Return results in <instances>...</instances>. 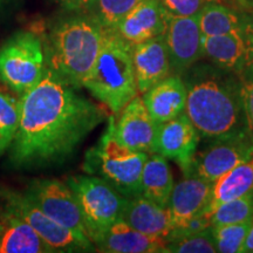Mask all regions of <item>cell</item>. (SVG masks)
Here are the masks:
<instances>
[{
    "mask_svg": "<svg viewBox=\"0 0 253 253\" xmlns=\"http://www.w3.org/2000/svg\"><path fill=\"white\" fill-rule=\"evenodd\" d=\"M251 223L252 220L221 226H211L217 251L220 253H242Z\"/></svg>",
    "mask_w": 253,
    "mask_h": 253,
    "instance_id": "cell-28",
    "label": "cell"
},
{
    "mask_svg": "<svg viewBox=\"0 0 253 253\" xmlns=\"http://www.w3.org/2000/svg\"><path fill=\"white\" fill-rule=\"evenodd\" d=\"M210 0H161L168 13L176 17H191L199 13Z\"/></svg>",
    "mask_w": 253,
    "mask_h": 253,
    "instance_id": "cell-31",
    "label": "cell"
},
{
    "mask_svg": "<svg viewBox=\"0 0 253 253\" xmlns=\"http://www.w3.org/2000/svg\"><path fill=\"white\" fill-rule=\"evenodd\" d=\"M148 112L158 123H164L185 112L186 88L182 75L170 74L142 94Z\"/></svg>",
    "mask_w": 253,
    "mask_h": 253,
    "instance_id": "cell-18",
    "label": "cell"
},
{
    "mask_svg": "<svg viewBox=\"0 0 253 253\" xmlns=\"http://www.w3.org/2000/svg\"><path fill=\"white\" fill-rule=\"evenodd\" d=\"M199 28L202 36L211 37L240 31V14L217 0H210L198 13Z\"/></svg>",
    "mask_w": 253,
    "mask_h": 253,
    "instance_id": "cell-24",
    "label": "cell"
},
{
    "mask_svg": "<svg viewBox=\"0 0 253 253\" xmlns=\"http://www.w3.org/2000/svg\"><path fill=\"white\" fill-rule=\"evenodd\" d=\"M212 185V183L191 175L184 176L182 181L173 185L168 203L173 230L185 225L192 218L205 212L210 203Z\"/></svg>",
    "mask_w": 253,
    "mask_h": 253,
    "instance_id": "cell-14",
    "label": "cell"
},
{
    "mask_svg": "<svg viewBox=\"0 0 253 253\" xmlns=\"http://www.w3.org/2000/svg\"><path fill=\"white\" fill-rule=\"evenodd\" d=\"M214 253L217 251L212 229L208 227L201 232L176 237L167 242L166 253Z\"/></svg>",
    "mask_w": 253,
    "mask_h": 253,
    "instance_id": "cell-27",
    "label": "cell"
},
{
    "mask_svg": "<svg viewBox=\"0 0 253 253\" xmlns=\"http://www.w3.org/2000/svg\"><path fill=\"white\" fill-rule=\"evenodd\" d=\"M103 31L94 15L63 19L49 34L48 68L75 89L84 87L99 55Z\"/></svg>",
    "mask_w": 253,
    "mask_h": 253,
    "instance_id": "cell-3",
    "label": "cell"
},
{
    "mask_svg": "<svg viewBox=\"0 0 253 253\" xmlns=\"http://www.w3.org/2000/svg\"><path fill=\"white\" fill-rule=\"evenodd\" d=\"M132 60L138 94L145 93L157 82L171 74V65L164 36L134 45Z\"/></svg>",
    "mask_w": 253,
    "mask_h": 253,
    "instance_id": "cell-16",
    "label": "cell"
},
{
    "mask_svg": "<svg viewBox=\"0 0 253 253\" xmlns=\"http://www.w3.org/2000/svg\"><path fill=\"white\" fill-rule=\"evenodd\" d=\"M56 1L69 11H88L94 7L96 0H56Z\"/></svg>",
    "mask_w": 253,
    "mask_h": 253,
    "instance_id": "cell-33",
    "label": "cell"
},
{
    "mask_svg": "<svg viewBox=\"0 0 253 253\" xmlns=\"http://www.w3.org/2000/svg\"><path fill=\"white\" fill-rule=\"evenodd\" d=\"M143 0H96L94 15L104 28H116L118 25Z\"/></svg>",
    "mask_w": 253,
    "mask_h": 253,
    "instance_id": "cell-29",
    "label": "cell"
},
{
    "mask_svg": "<svg viewBox=\"0 0 253 253\" xmlns=\"http://www.w3.org/2000/svg\"><path fill=\"white\" fill-rule=\"evenodd\" d=\"M164 40L173 74H184L195 63L204 58L198 14L191 17L169 14Z\"/></svg>",
    "mask_w": 253,
    "mask_h": 253,
    "instance_id": "cell-11",
    "label": "cell"
},
{
    "mask_svg": "<svg viewBox=\"0 0 253 253\" xmlns=\"http://www.w3.org/2000/svg\"><path fill=\"white\" fill-rule=\"evenodd\" d=\"M253 219V190L224 202L210 214L211 226L244 223Z\"/></svg>",
    "mask_w": 253,
    "mask_h": 253,
    "instance_id": "cell-26",
    "label": "cell"
},
{
    "mask_svg": "<svg viewBox=\"0 0 253 253\" xmlns=\"http://www.w3.org/2000/svg\"><path fill=\"white\" fill-rule=\"evenodd\" d=\"M45 62L40 38L33 32H18L0 47V80L17 94L24 95L41 80Z\"/></svg>",
    "mask_w": 253,
    "mask_h": 253,
    "instance_id": "cell-7",
    "label": "cell"
},
{
    "mask_svg": "<svg viewBox=\"0 0 253 253\" xmlns=\"http://www.w3.org/2000/svg\"><path fill=\"white\" fill-rule=\"evenodd\" d=\"M122 219L144 235L168 240L173 225L169 208L155 203L144 196L128 198Z\"/></svg>",
    "mask_w": 253,
    "mask_h": 253,
    "instance_id": "cell-19",
    "label": "cell"
},
{
    "mask_svg": "<svg viewBox=\"0 0 253 253\" xmlns=\"http://www.w3.org/2000/svg\"><path fill=\"white\" fill-rule=\"evenodd\" d=\"M182 78L186 88L185 113L201 137H217L248 126L238 74L197 62Z\"/></svg>",
    "mask_w": 253,
    "mask_h": 253,
    "instance_id": "cell-2",
    "label": "cell"
},
{
    "mask_svg": "<svg viewBox=\"0 0 253 253\" xmlns=\"http://www.w3.org/2000/svg\"><path fill=\"white\" fill-rule=\"evenodd\" d=\"M205 140L207 143L196 151L186 176H196L213 184L253 156V135L248 126Z\"/></svg>",
    "mask_w": 253,
    "mask_h": 253,
    "instance_id": "cell-8",
    "label": "cell"
},
{
    "mask_svg": "<svg viewBox=\"0 0 253 253\" xmlns=\"http://www.w3.org/2000/svg\"><path fill=\"white\" fill-rule=\"evenodd\" d=\"M66 183L77 197L88 237L95 244L109 226L122 219L128 198L94 175L69 176Z\"/></svg>",
    "mask_w": 253,
    "mask_h": 253,
    "instance_id": "cell-6",
    "label": "cell"
},
{
    "mask_svg": "<svg viewBox=\"0 0 253 253\" xmlns=\"http://www.w3.org/2000/svg\"><path fill=\"white\" fill-rule=\"evenodd\" d=\"M21 102L0 88V156L13 143L20 125Z\"/></svg>",
    "mask_w": 253,
    "mask_h": 253,
    "instance_id": "cell-25",
    "label": "cell"
},
{
    "mask_svg": "<svg viewBox=\"0 0 253 253\" xmlns=\"http://www.w3.org/2000/svg\"><path fill=\"white\" fill-rule=\"evenodd\" d=\"M242 253H253V219L250 226L248 235H246L244 245H243Z\"/></svg>",
    "mask_w": 253,
    "mask_h": 253,
    "instance_id": "cell-34",
    "label": "cell"
},
{
    "mask_svg": "<svg viewBox=\"0 0 253 253\" xmlns=\"http://www.w3.org/2000/svg\"><path fill=\"white\" fill-rule=\"evenodd\" d=\"M149 154L132 150L115 136V118H108L106 131L86 154L84 170L109 183L126 198L141 195V178Z\"/></svg>",
    "mask_w": 253,
    "mask_h": 253,
    "instance_id": "cell-5",
    "label": "cell"
},
{
    "mask_svg": "<svg viewBox=\"0 0 253 253\" xmlns=\"http://www.w3.org/2000/svg\"><path fill=\"white\" fill-rule=\"evenodd\" d=\"M20 102V125L11 145L17 167L62 160L107 118L102 107L78 94L50 68Z\"/></svg>",
    "mask_w": 253,
    "mask_h": 253,
    "instance_id": "cell-1",
    "label": "cell"
},
{
    "mask_svg": "<svg viewBox=\"0 0 253 253\" xmlns=\"http://www.w3.org/2000/svg\"><path fill=\"white\" fill-rule=\"evenodd\" d=\"M169 13L161 0H143L114 28L131 45L164 36Z\"/></svg>",
    "mask_w": 253,
    "mask_h": 253,
    "instance_id": "cell-15",
    "label": "cell"
},
{
    "mask_svg": "<svg viewBox=\"0 0 253 253\" xmlns=\"http://www.w3.org/2000/svg\"><path fill=\"white\" fill-rule=\"evenodd\" d=\"M238 78L246 126L253 135V69L244 67L242 72L238 73Z\"/></svg>",
    "mask_w": 253,
    "mask_h": 253,
    "instance_id": "cell-30",
    "label": "cell"
},
{
    "mask_svg": "<svg viewBox=\"0 0 253 253\" xmlns=\"http://www.w3.org/2000/svg\"><path fill=\"white\" fill-rule=\"evenodd\" d=\"M253 190V156L246 162L236 167L231 171L213 183L212 194L205 213L210 217L214 209L224 202L239 197Z\"/></svg>",
    "mask_w": 253,
    "mask_h": 253,
    "instance_id": "cell-23",
    "label": "cell"
},
{
    "mask_svg": "<svg viewBox=\"0 0 253 253\" xmlns=\"http://www.w3.org/2000/svg\"><path fill=\"white\" fill-rule=\"evenodd\" d=\"M5 225V213L4 209L0 208V231H1L2 227Z\"/></svg>",
    "mask_w": 253,
    "mask_h": 253,
    "instance_id": "cell-35",
    "label": "cell"
},
{
    "mask_svg": "<svg viewBox=\"0 0 253 253\" xmlns=\"http://www.w3.org/2000/svg\"><path fill=\"white\" fill-rule=\"evenodd\" d=\"M203 55L217 67L236 73L243 71L246 63V47L242 31L219 36H202Z\"/></svg>",
    "mask_w": 253,
    "mask_h": 253,
    "instance_id": "cell-20",
    "label": "cell"
},
{
    "mask_svg": "<svg viewBox=\"0 0 253 253\" xmlns=\"http://www.w3.org/2000/svg\"><path fill=\"white\" fill-rule=\"evenodd\" d=\"M173 185V176L167 158L157 153L149 154L142 171L141 195L162 207H168Z\"/></svg>",
    "mask_w": 253,
    "mask_h": 253,
    "instance_id": "cell-22",
    "label": "cell"
},
{
    "mask_svg": "<svg viewBox=\"0 0 253 253\" xmlns=\"http://www.w3.org/2000/svg\"><path fill=\"white\" fill-rule=\"evenodd\" d=\"M0 198L4 204L2 208L23 218L54 252L96 251L91 240L60 225L43 213L36 204L32 203L25 194H20L11 189H1Z\"/></svg>",
    "mask_w": 253,
    "mask_h": 253,
    "instance_id": "cell-9",
    "label": "cell"
},
{
    "mask_svg": "<svg viewBox=\"0 0 253 253\" xmlns=\"http://www.w3.org/2000/svg\"><path fill=\"white\" fill-rule=\"evenodd\" d=\"M130 42L113 28H104L99 55L84 87L114 114L138 95Z\"/></svg>",
    "mask_w": 253,
    "mask_h": 253,
    "instance_id": "cell-4",
    "label": "cell"
},
{
    "mask_svg": "<svg viewBox=\"0 0 253 253\" xmlns=\"http://www.w3.org/2000/svg\"><path fill=\"white\" fill-rule=\"evenodd\" d=\"M201 135L185 112L170 121L160 123L156 138V153L171 160L186 176L191 168Z\"/></svg>",
    "mask_w": 253,
    "mask_h": 253,
    "instance_id": "cell-12",
    "label": "cell"
},
{
    "mask_svg": "<svg viewBox=\"0 0 253 253\" xmlns=\"http://www.w3.org/2000/svg\"><path fill=\"white\" fill-rule=\"evenodd\" d=\"M4 209L5 225L0 231V253H50V246L23 218Z\"/></svg>",
    "mask_w": 253,
    "mask_h": 253,
    "instance_id": "cell-21",
    "label": "cell"
},
{
    "mask_svg": "<svg viewBox=\"0 0 253 253\" xmlns=\"http://www.w3.org/2000/svg\"><path fill=\"white\" fill-rule=\"evenodd\" d=\"M0 1H1V0H0Z\"/></svg>",
    "mask_w": 253,
    "mask_h": 253,
    "instance_id": "cell-37",
    "label": "cell"
},
{
    "mask_svg": "<svg viewBox=\"0 0 253 253\" xmlns=\"http://www.w3.org/2000/svg\"><path fill=\"white\" fill-rule=\"evenodd\" d=\"M242 31L246 47V63L245 67L253 69V11H248L240 14Z\"/></svg>",
    "mask_w": 253,
    "mask_h": 253,
    "instance_id": "cell-32",
    "label": "cell"
},
{
    "mask_svg": "<svg viewBox=\"0 0 253 253\" xmlns=\"http://www.w3.org/2000/svg\"><path fill=\"white\" fill-rule=\"evenodd\" d=\"M115 120L116 138L132 150L143 151L147 154L156 153V138L160 123L155 121L143 99L137 95L126 103Z\"/></svg>",
    "mask_w": 253,
    "mask_h": 253,
    "instance_id": "cell-13",
    "label": "cell"
},
{
    "mask_svg": "<svg viewBox=\"0 0 253 253\" xmlns=\"http://www.w3.org/2000/svg\"><path fill=\"white\" fill-rule=\"evenodd\" d=\"M246 1H248V4L250 6H252V7H253V0H246Z\"/></svg>",
    "mask_w": 253,
    "mask_h": 253,
    "instance_id": "cell-36",
    "label": "cell"
},
{
    "mask_svg": "<svg viewBox=\"0 0 253 253\" xmlns=\"http://www.w3.org/2000/svg\"><path fill=\"white\" fill-rule=\"evenodd\" d=\"M94 245L96 251L107 253H166L167 240L144 235L119 219Z\"/></svg>",
    "mask_w": 253,
    "mask_h": 253,
    "instance_id": "cell-17",
    "label": "cell"
},
{
    "mask_svg": "<svg viewBox=\"0 0 253 253\" xmlns=\"http://www.w3.org/2000/svg\"><path fill=\"white\" fill-rule=\"evenodd\" d=\"M25 196L60 225L89 239L77 197L67 183L60 179H36L27 186Z\"/></svg>",
    "mask_w": 253,
    "mask_h": 253,
    "instance_id": "cell-10",
    "label": "cell"
}]
</instances>
